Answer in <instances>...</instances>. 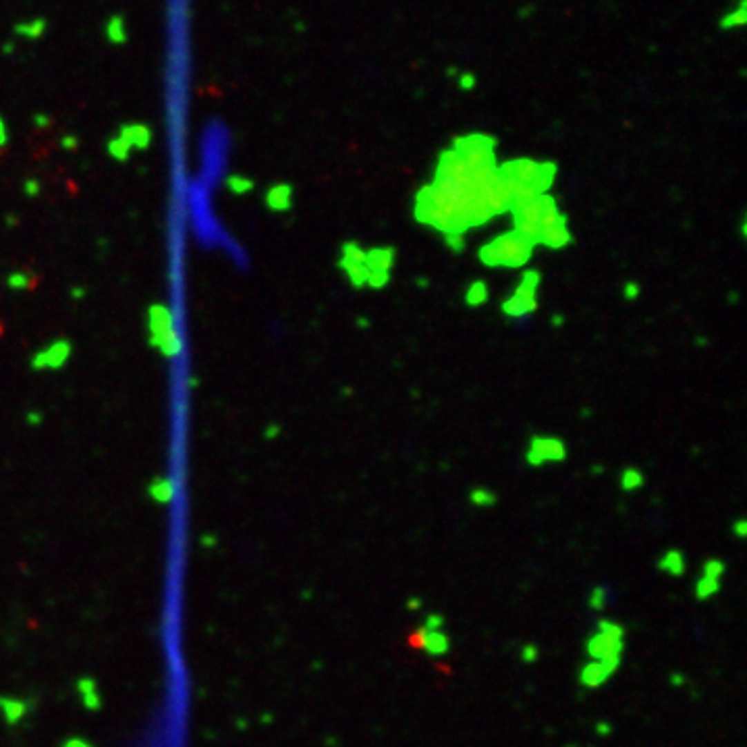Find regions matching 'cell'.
<instances>
[{
	"instance_id": "83f0119b",
	"label": "cell",
	"mask_w": 747,
	"mask_h": 747,
	"mask_svg": "<svg viewBox=\"0 0 747 747\" xmlns=\"http://www.w3.org/2000/svg\"><path fill=\"white\" fill-rule=\"evenodd\" d=\"M461 88H463V90H472V88H474V77H461Z\"/></svg>"
},
{
	"instance_id": "3957f363",
	"label": "cell",
	"mask_w": 747,
	"mask_h": 747,
	"mask_svg": "<svg viewBox=\"0 0 747 747\" xmlns=\"http://www.w3.org/2000/svg\"><path fill=\"white\" fill-rule=\"evenodd\" d=\"M534 247L536 245L527 237L513 229L484 243L478 258L488 268H521L532 260Z\"/></svg>"
},
{
	"instance_id": "44dd1931",
	"label": "cell",
	"mask_w": 747,
	"mask_h": 747,
	"mask_svg": "<svg viewBox=\"0 0 747 747\" xmlns=\"http://www.w3.org/2000/svg\"><path fill=\"white\" fill-rule=\"evenodd\" d=\"M108 36L113 42H123L125 40V26L121 17H113L108 23Z\"/></svg>"
},
{
	"instance_id": "4dcf8cb0",
	"label": "cell",
	"mask_w": 747,
	"mask_h": 747,
	"mask_svg": "<svg viewBox=\"0 0 747 747\" xmlns=\"http://www.w3.org/2000/svg\"><path fill=\"white\" fill-rule=\"evenodd\" d=\"M569 747H575V745H569Z\"/></svg>"
},
{
	"instance_id": "5bb4252c",
	"label": "cell",
	"mask_w": 747,
	"mask_h": 747,
	"mask_svg": "<svg viewBox=\"0 0 747 747\" xmlns=\"http://www.w3.org/2000/svg\"><path fill=\"white\" fill-rule=\"evenodd\" d=\"M293 200V189L289 185H276L268 191V206L276 212L289 210Z\"/></svg>"
},
{
	"instance_id": "d6986e66",
	"label": "cell",
	"mask_w": 747,
	"mask_h": 747,
	"mask_svg": "<svg viewBox=\"0 0 747 747\" xmlns=\"http://www.w3.org/2000/svg\"><path fill=\"white\" fill-rule=\"evenodd\" d=\"M496 501H498L496 492H492V490H488V488H474V490L469 492V503L476 505V507H482V509L494 507Z\"/></svg>"
},
{
	"instance_id": "277c9868",
	"label": "cell",
	"mask_w": 747,
	"mask_h": 747,
	"mask_svg": "<svg viewBox=\"0 0 747 747\" xmlns=\"http://www.w3.org/2000/svg\"><path fill=\"white\" fill-rule=\"evenodd\" d=\"M585 654L598 662H623L625 627L612 619H598L594 633L585 639Z\"/></svg>"
},
{
	"instance_id": "ffe728a7",
	"label": "cell",
	"mask_w": 747,
	"mask_h": 747,
	"mask_svg": "<svg viewBox=\"0 0 747 747\" xmlns=\"http://www.w3.org/2000/svg\"><path fill=\"white\" fill-rule=\"evenodd\" d=\"M724 573H726V565H724V561H720V559H708V561H704V565H701V575H710V577L722 579Z\"/></svg>"
},
{
	"instance_id": "9c48e42d",
	"label": "cell",
	"mask_w": 747,
	"mask_h": 747,
	"mask_svg": "<svg viewBox=\"0 0 747 747\" xmlns=\"http://www.w3.org/2000/svg\"><path fill=\"white\" fill-rule=\"evenodd\" d=\"M619 662H598L588 660L579 670V685L583 689H600L610 681V677L619 670Z\"/></svg>"
},
{
	"instance_id": "4fadbf2b",
	"label": "cell",
	"mask_w": 747,
	"mask_h": 747,
	"mask_svg": "<svg viewBox=\"0 0 747 747\" xmlns=\"http://www.w3.org/2000/svg\"><path fill=\"white\" fill-rule=\"evenodd\" d=\"M720 588H722V579H716V577H710V575H699V579H697L695 585H693L695 600L706 602V600L718 596V594H720Z\"/></svg>"
},
{
	"instance_id": "7402d4cb",
	"label": "cell",
	"mask_w": 747,
	"mask_h": 747,
	"mask_svg": "<svg viewBox=\"0 0 747 747\" xmlns=\"http://www.w3.org/2000/svg\"><path fill=\"white\" fill-rule=\"evenodd\" d=\"M17 30H19V34H23V36H30V38H34V36H40V34H42V30H44V21H32V23H23V26H19Z\"/></svg>"
},
{
	"instance_id": "9a60e30c",
	"label": "cell",
	"mask_w": 747,
	"mask_h": 747,
	"mask_svg": "<svg viewBox=\"0 0 747 747\" xmlns=\"http://www.w3.org/2000/svg\"><path fill=\"white\" fill-rule=\"evenodd\" d=\"M612 600V590L606 585V583H598L590 590V596H588V606L594 610V612H604L608 602Z\"/></svg>"
},
{
	"instance_id": "8992f818",
	"label": "cell",
	"mask_w": 747,
	"mask_h": 747,
	"mask_svg": "<svg viewBox=\"0 0 747 747\" xmlns=\"http://www.w3.org/2000/svg\"><path fill=\"white\" fill-rule=\"evenodd\" d=\"M567 459V447L561 438L554 436H534L525 451V461L532 467H540L544 463H561Z\"/></svg>"
},
{
	"instance_id": "4316f807",
	"label": "cell",
	"mask_w": 747,
	"mask_h": 747,
	"mask_svg": "<svg viewBox=\"0 0 747 747\" xmlns=\"http://www.w3.org/2000/svg\"><path fill=\"white\" fill-rule=\"evenodd\" d=\"M596 733H598V735H608V733H610V724H606V722L596 724Z\"/></svg>"
},
{
	"instance_id": "6da1fadb",
	"label": "cell",
	"mask_w": 747,
	"mask_h": 747,
	"mask_svg": "<svg viewBox=\"0 0 747 747\" xmlns=\"http://www.w3.org/2000/svg\"><path fill=\"white\" fill-rule=\"evenodd\" d=\"M498 175L507 183L513 202L527 200L534 195L548 193L556 177L554 162H540L532 158H517L509 160L498 166Z\"/></svg>"
},
{
	"instance_id": "e0dca14e",
	"label": "cell",
	"mask_w": 747,
	"mask_h": 747,
	"mask_svg": "<svg viewBox=\"0 0 747 747\" xmlns=\"http://www.w3.org/2000/svg\"><path fill=\"white\" fill-rule=\"evenodd\" d=\"M745 19H747L745 0H739L735 11L724 13V17L720 19V28H722V30H737V28H743V26H745Z\"/></svg>"
},
{
	"instance_id": "484cf974",
	"label": "cell",
	"mask_w": 747,
	"mask_h": 747,
	"mask_svg": "<svg viewBox=\"0 0 747 747\" xmlns=\"http://www.w3.org/2000/svg\"><path fill=\"white\" fill-rule=\"evenodd\" d=\"M637 295H639L637 282H627V287H625V297H627V299H637Z\"/></svg>"
},
{
	"instance_id": "cb8c5ba5",
	"label": "cell",
	"mask_w": 747,
	"mask_h": 747,
	"mask_svg": "<svg viewBox=\"0 0 747 747\" xmlns=\"http://www.w3.org/2000/svg\"><path fill=\"white\" fill-rule=\"evenodd\" d=\"M538 658H540V650H538V646H532V643L523 646V650H521V660H523L525 664H534Z\"/></svg>"
},
{
	"instance_id": "ac0fdd59",
	"label": "cell",
	"mask_w": 747,
	"mask_h": 747,
	"mask_svg": "<svg viewBox=\"0 0 747 747\" xmlns=\"http://www.w3.org/2000/svg\"><path fill=\"white\" fill-rule=\"evenodd\" d=\"M643 482H646V478H643V474H641L637 467H625L623 474H621V488H623L625 492H635V490H639V488L643 486Z\"/></svg>"
},
{
	"instance_id": "d4e9b609",
	"label": "cell",
	"mask_w": 747,
	"mask_h": 747,
	"mask_svg": "<svg viewBox=\"0 0 747 747\" xmlns=\"http://www.w3.org/2000/svg\"><path fill=\"white\" fill-rule=\"evenodd\" d=\"M733 534L737 538H745L747 536V521L745 519H737L735 525H733Z\"/></svg>"
},
{
	"instance_id": "f546056e",
	"label": "cell",
	"mask_w": 747,
	"mask_h": 747,
	"mask_svg": "<svg viewBox=\"0 0 747 747\" xmlns=\"http://www.w3.org/2000/svg\"><path fill=\"white\" fill-rule=\"evenodd\" d=\"M3 137H5V129H3V121H0V142H3Z\"/></svg>"
},
{
	"instance_id": "8fae6325",
	"label": "cell",
	"mask_w": 747,
	"mask_h": 747,
	"mask_svg": "<svg viewBox=\"0 0 747 747\" xmlns=\"http://www.w3.org/2000/svg\"><path fill=\"white\" fill-rule=\"evenodd\" d=\"M397 260V251L393 247H374L365 251V266L369 274H391Z\"/></svg>"
},
{
	"instance_id": "5b68a950",
	"label": "cell",
	"mask_w": 747,
	"mask_h": 747,
	"mask_svg": "<svg viewBox=\"0 0 747 747\" xmlns=\"http://www.w3.org/2000/svg\"><path fill=\"white\" fill-rule=\"evenodd\" d=\"M542 282V274L534 268L525 270L521 274L519 287L513 291V295L503 303V311L509 318H525L536 311L538 307V289Z\"/></svg>"
},
{
	"instance_id": "603a6c76",
	"label": "cell",
	"mask_w": 747,
	"mask_h": 747,
	"mask_svg": "<svg viewBox=\"0 0 747 747\" xmlns=\"http://www.w3.org/2000/svg\"><path fill=\"white\" fill-rule=\"evenodd\" d=\"M422 625H424V627H428V629L440 631V629H445L447 621H445V617H443V614L434 612V614H428V617L424 619V623H422Z\"/></svg>"
},
{
	"instance_id": "30bf717a",
	"label": "cell",
	"mask_w": 747,
	"mask_h": 747,
	"mask_svg": "<svg viewBox=\"0 0 747 747\" xmlns=\"http://www.w3.org/2000/svg\"><path fill=\"white\" fill-rule=\"evenodd\" d=\"M571 243H573V235L569 229V220L565 214H561V218H556L550 226H546L542 231L536 245H546L550 249H565Z\"/></svg>"
},
{
	"instance_id": "2e32d148",
	"label": "cell",
	"mask_w": 747,
	"mask_h": 747,
	"mask_svg": "<svg viewBox=\"0 0 747 747\" xmlns=\"http://www.w3.org/2000/svg\"><path fill=\"white\" fill-rule=\"evenodd\" d=\"M488 299H490V291H488V284L484 280H474L465 291V303L469 307H480Z\"/></svg>"
},
{
	"instance_id": "f1b7e54d",
	"label": "cell",
	"mask_w": 747,
	"mask_h": 747,
	"mask_svg": "<svg viewBox=\"0 0 747 747\" xmlns=\"http://www.w3.org/2000/svg\"><path fill=\"white\" fill-rule=\"evenodd\" d=\"M420 606H422V602H420V600H416V598H411V600H409V608H420Z\"/></svg>"
},
{
	"instance_id": "7c38bea8",
	"label": "cell",
	"mask_w": 747,
	"mask_h": 747,
	"mask_svg": "<svg viewBox=\"0 0 747 747\" xmlns=\"http://www.w3.org/2000/svg\"><path fill=\"white\" fill-rule=\"evenodd\" d=\"M658 569L662 573H666L668 577H683L687 573V559H685L683 550H679V548L666 550L658 559Z\"/></svg>"
},
{
	"instance_id": "7a4b0ae2",
	"label": "cell",
	"mask_w": 747,
	"mask_h": 747,
	"mask_svg": "<svg viewBox=\"0 0 747 747\" xmlns=\"http://www.w3.org/2000/svg\"><path fill=\"white\" fill-rule=\"evenodd\" d=\"M513 216L515 231L527 237L534 245L538 243V237L546 226H550L556 218H561V210L556 200L550 193L534 195L527 200H517L509 208Z\"/></svg>"
},
{
	"instance_id": "52a82bcc",
	"label": "cell",
	"mask_w": 747,
	"mask_h": 747,
	"mask_svg": "<svg viewBox=\"0 0 747 747\" xmlns=\"http://www.w3.org/2000/svg\"><path fill=\"white\" fill-rule=\"evenodd\" d=\"M338 266H340V270L347 274L349 282H351L355 289L367 287L369 270H367V266H365V249H363L359 243L349 241V243L342 245Z\"/></svg>"
},
{
	"instance_id": "ba28073f",
	"label": "cell",
	"mask_w": 747,
	"mask_h": 747,
	"mask_svg": "<svg viewBox=\"0 0 747 747\" xmlns=\"http://www.w3.org/2000/svg\"><path fill=\"white\" fill-rule=\"evenodd\" d=\"M414 646L428 654L430 658H443L451 650V637L445 633V629L434 631L424 625H420L414 633Z\"/></svg>"
}]
</instances>
